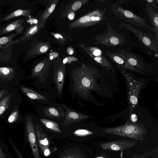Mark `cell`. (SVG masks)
Wrapping results in <instances>:
<instances>
[{
	"mask_svg": "<svg viewBox=\"0 0 158 158\" xmlns=\"http://www.w3.org/2000/svg\"><path fill=\"white\" fill-rule=\"evenodd\" d=\"M97 71L93 66L81 64L72 71V78L73 90L84 98H88L91 91L98 89L99 86L96 82Z\"/></svg>",
	"mask_w": 158,
	"mask_h": 158,
	"instance_id": "6da1fadb",
	"label": "cell"
},
{
	"mask_svg": "<svg viewBox=\"0 0 158 158\" xmlns=\"http://www.w3.org/2000/svg\"><path fill=\"white\" fill-rule=\"evenodd\" d=\"M102 131L108 134L125 137L140 142L146 139L144 136L148 133L143 125L140 122H130L128 120L124 125L103 129Z\"/></svg>",
	"mask_w": 158,
	"mask_h": 158,
	"instance_id": "7a4b0ae2",
	"label": "cell"
},
{
	"mask_svg": "<svg viewBox=\"0 0 158 158\" xmlns=\"http://www.w3.org/2000/svg\"><path fill=\"white\" fill-rule=\"evenodd\" d=\"M107 18L106 9L98 8L73 21L68 26L71 29L86 27L103 23Z\"/></svg>",
	"mask_w": 158,
	"mask_h": 158,
	"instance_id": "3957f363",
	"label": "cell"
},
{
	"mask_svg": "<svg viewBox=\"0 0 158 158\" xmlns=\"http://www.w3.org/2000/svg\"><path fill=\"white\" fill-rule=\"evenodd\" d=\"M120 72L125 79L127 87V100L129 110V116L134 111L138 102V98L143 85V81L134 79L123 69L118 66Z\"/></svg>",
	"mask_w": 158,
	"mask_h": 158,
	"instance_id": "277c9868",
	"label": "cell"
},
{
	"mask_svg": "<svg viewBox=\"0 0 158 158\" xmlns=\"http://www.w3.org/2000/svg\"><path fill=\"white\" fill-rule=\"evenodd\" d=\"M111 12L115 16L126 22L132 24L138 27L147 29L153 31L152 27L148 24L144 18L125 9L117 3L112 5L110 8Z\"/></svg>",
	"mask_w": 158,
	"mask_h": 158,
	"instance_id": "5b68a950",
	"label": "cell"
},
{
	"mask_svg": "<svg viewBox=\"0 0 158 158\" xmlns=\"http://www.w3.org/2000/svg\"><path fill=\"white\" fill-rule=\"evenodd\" d=\"M107 28L103 33L94 38L98 44L109 47H115L124 43L125 39L124 36L113 28L110 22L106 24Z\"/></svg>",
	"mask_w": 158,
	"mask_h": 158,
	"instance_id": "8992f818",
	"label": "cell"
},
{
	"mask_svg": "<svg viewBox=\"0 0 158 158\" xmlns=\"http://www.w3.org/2000/svg\"><path fill=\"white\" fill-rule=\"evenodd\" d=\"M118 27L125 29L136 36L147 47L154 52L155 57L158 56V39L155 36L145 33L125 22L123 23Z\"/></svg>",
	"mask_w": 158,
	"mask_h": 158,
	"instance_id": "52a82bcc",
	"label": "cell"
},
{
	"mask_svg": "<svg viewBox=\"0 0 158 158\" xmlns=\"http://www.w3.org/2000/svg\"><path fill=\"white\" fill-rule=\"evenodd\" d=\"M26 139L30 146L34 158H40L34 125L30 116L27 117L26 121Z\"/></svg>",
	"mask_w": 158,
	"mask_h": 158,
	"instance_id": "ba28073f",
	"label": "cell"
},
{
	"mask_svg": "<svg viewBox=\"0 0 158 158\" xmlns=\"http://www.w3.org/2000/svg\"><path fill=\"white\" fill-rule=\"evenodd\" d=\"M63 60L57 57L54 59L53 63L54 81L60 95L62 93L65 75V64L63 63Z\"/></svg>",
	"mask_w": 158,
	"mask_h": 158,
	"instance_id": "9c48e42d",
	"label": "cell"
},
{
	"mask_svg": "<svg viewBox=\"0 0 158 158\" xmlns=\"http://www.w3.org/2000/svg\"><path fill=\"white\" fill-rule=\"evenodd\" d=\"M138 143L134 140L122 139L102 143L100 146L102 150L122 152L131 148Z\"/></svg>",
	"mask_w": 158,
	"mask_h": 158,
	"instance_id": "30bf717a",
	"label": "cell"
},
{
	"mask_svg": "<svg viewBox=\"0 0 158 158\" xmlns=\"http://www.w3.org/2000/svg\"><path fill=\"white\" fill-rule=\"evenodd\" d=\"M35 127L38 146L43 154L48 156L51 153L49 149L50 141L38 124H35Z\"/></svg>",
	"mask_w": 158,
	"mask_h": 158,
	"instance_id": "8fae6325",
	"label": "cell"
},
{
	"mask_svg": "<svg viewBox=\"0 0 158 158\" xmlns=\"http://www.w3.org/2000/svg\"><path fill=\"white\" fill-rule=\"evenodd\" d=\"M51 61L49 56L42 60L33 68L32 76L44 81L48 76Z\"/></svg>",
	"mask_w": 158,
	"mask_h": 158,
	"instance_id": "7c38bea8",
	"label": "cell"
},
{
	"mask_svg": "<svg viewBox=\"0 0 158 158\" xmlns=\"http://www.w3.org/2000/svg\"><path fill=\"white\" fill-rule=\"evenodd\" d=\"M50 48L48 42L35 39L31 44V49L27 52V57H33L46 53Z\"/></svg>",
	"mask_w": 158,
	"mask_h": 158,
	"instance_id": "4fadbf2b",
	"label": "cell"
},
{
	"mask_svg": "<svg viewBox=\"0 0 158 158\" xmlns=\"http://www.w3.org/2000/svg\"><path fill=\"white\" fill-rule=\"evenodd\" d=\"M115 53L127 61L130 65L141 70H144L145 66L144 62L139 57L123 49L118 51Z\"/></svg>",
	"mask_w": 158,
	"mask_h": 158,
	"instance_id": "5bb4252c",
	"label": "cell"
},
{
	"mask_svg": "<svg viewBox=\"0 0 158 158\" xmlns=\"http://www.w3.org/2000/svg\"><path fill=\"white\" fill-rule=\"evenodd\" d=\"M65 116L63 121V124L68 125L89 118L92 116L76 112L66 107Z\"/></svg>",
	"mask_w": 158,
	"mask_h": 158,
	"instance_id": "9a60e30c",
	"label": "cell"
},
{
	"mask_svg": "<svg viewBox=\"0 0 158 158\" xmlns=\"http://www.w3.org/2000/svg\"><path fill=\"white\" fill-rule=\"evenodd\" d=\"M105 53L109 58L118 66L124 69H129L138 72H142L141 70L138 69L129 64L124 59L118 56L116 53L106 50Z\"/></svg>",
	"mask_w": 158,
	"mask_h": 158,
	"instance_id": "2e32d148",
	"label": "cell"
},
{
	"mask_svg": "<svg viewBox=\"0 0 158 158\" xmlns=\"http://www.w3.org/2000/svg\"><path fill=\"white\" fill-rule=\"evenodd\" d=\"M89 0H74L65 7L60 15V18L67 17L68 15L72 12H75L84 5L87 3Z\"/></svg>",
	"mask_w": 158,
	"mask_h": 158,
	"instance_id": "e0dca14e",
	"label": "cell"
},
{
	"mask_svg": "<svg viewBox=\"0 0 158 158\" xmlns=\"http://www.w3.org/2000/svg\"><path fill=\"white\" fill-rule=\"evenodd\" d=\"M145 8L152 24L155 36L158 39V13L146 3Z\"/></svg>",
	"mask_w": 158,
	"mask_h": 158,
	"instance_id": "ac0fdd59",
	"label": "cell"
},
{
	"mask_svg": "<svg viewBox=\"0 0 158 158\" xmlns=\"http://www.w3.org/2000/svg\"><path fill=\"white\" fill-rule=\"evenodd\" d=\"M77 44L79 47L82 48L97 64L106 69H110L113 68L112 64L104 55L100 56H94L89 52L86 47L83 44H80L77 43Z\"/></svg>",
	"mask_w": 158,
	"mask_h": 158,
	"instance_id": "d6986e66",
	"label": "cell"
},
{
	"mask_svg": "<svg viewBox=\"0 0 158 158\" xmlns=\"http://www.w3.org/2000/svg\"><path fill=\"white\" fill-rule=\"evenodd\" d=\"M23 23L24 20L22 18L17 19L3 28L0 32V35H3L13 31H15L17 33H22L24 30Z\"/></svg>",
	"mask_w": 158,
	"mask_h": 158,
	"instance_id": "ffe728a7",
	"label": "cell"
},
{
	"mask_svg": "<svg viewBox=\"0 0 158 158\" xmlns=\"http://www.w3.org/2000/svg\"><path fill=\"white\" fill-rule=\"evenodd\" d=\"M59 1V0H50L48 1L46 8L40 15L39 20V22L44 27L45 23L54 11Z\"/></svg>",
	"mask_w": 158,
	"mask_h": 158,
	"instance_id": "44dd1931",
	"label": "cell"
},
{
	"mask_svg": "<svg viewBox=\"0 0 158 158\" xmlns=\"http://www.w3.org/2000/svg\"><path fill=\"white\" fill-rule=\"evenodd\" d=\"M44 27L39 22L30 27L20 39V41L26 42L38 34Z\"/></svg>",
	"mask_w": 158,
	"mask_h": 158,
	"instance_id": "7402d4cb",
	"label": "cell"
},
{
	"mask_svg": "<svg viewBox=\"0 0 158 158\" xmlns=\"http://www.w3.org/2000/svg\"><path fill=\"white\" fill-rule=\"evenodd\" d=\"M30 10L18 9L4 17L2 21L8 20L20 16H24L28 18L31 17Z\"/></svg>",
	"mask_w": 158,
	"mask_h": 158,
	"instance_id": "603a6c76",
	"label": "cell"
},
{
	"mask_svg": "<svg viewBox=\"0 0 158 158\" xmlns=\"http://www.w3.org/2000/svg\"><path fill=\"white\" fill-rule=\"evenodd\" d=\"M21 90L29 98L33 100H45L46 97L38 93L32 89L24 86L21 88Z\"/></svg>",
	"mask_w": 158,
	"mask_h": 158,
	"instance_id": "cb8c5ba5",
	"label": "cell"
},
{
	"mask_svg": "<svg viewBox=\"0 0 158 158\" xmlns=\"http://www.w3.org/2000/svg\"><path fill=\"white\" fill-rule=\"evenodd\" d=\"M40 120L46 127L51 130L57 133L62 132L59 125L57 123L45 118H40Z\"/></svg>",
	"mask_w": 158,
	"mask_h": 158,
	"instance_id": "d4e9b609",
	"label": "cell"
},
{
	"mask_svg": "<svg viewBox=\"0 0 158 158\" xmlns=\"http://www.w3.org/2000/svg\"><path fill=\"white\" fill-rule=\"evenodd\" d=\"M0 158H13L5 142L0 137Z\"/></svg>",
	"mask_w": 158,
	"mask_h": 158,
	"instance_id": "484cf974",
	"label": "cell"
},
{
	"mask_svg": "<svg viewBox=\"0 0 158 158\" xmlns=\"http://www.w3.org/2000/svg\"><path fill=\"white\" fill-rule=\"evenodd\" d=\"M44 112L47 116L56 119H60L61 115L59 111L56 108L48 107L44 109Z\"/></svg>",
	"mask_w": 158,
	"mask_h": 158,
	"instance_id": "4316f807",
	"label": "cell"
},
{
	"mask_svg": "<svg viewBox=\"0 0 158 158\" xmlns=\"http://www.w3.org/2000/svg\"><path fill=\"white\" fill-rule=\"evenodd\" d=\"M83 153L80 151H72L69 153H65L60 158H83Z\"/></svg>",
	"mask_w": 158,
	"mask_h": 158,
	"instance_id": "83f0119b",
	"label": "cell"
},
{
	"mask_svg": "<svg viewBox=\"0 0 158 158\" xmlns=\"http://www.w3.org/2000/svg\"><path fill=\"white\" fill-rule=\"evenodd\" d=\"M16 33H13L10 35L0 38V44L1 45H5V47L10 46L11 43L13 38L16 35Z\"/></svg>",
	"mask_w": 158,
	"mask_h": 158,
	"instance_id": "f1b7e54d",
	"label": "cell"
},
{
	"mask_svg": "<svg viewBox=\"0 0 158 158\" xmlns=\"http://www.w3.org/2000/svg\"><path fill=\"white\" fill-rule=\"evenodd\" d=\"M50 33L54 37L57 42L61 44L65 43L66 41L65 38L70 40H72L71 38L60 33L53 32H50Z\"/></svg>",
	"mask_w": 158,
	"mask_h": 158,
	"instance_id": "f546056e",
	"label": "cell"
},
{
	"mask_svg": "<svg viewBox=\"0 0 158 158\" xmlns=\"http://www.w3.org/2000/svg\"><path fill=\"white\" fill-rule=\"evenodd\" d=\"M10 95H7L0 102V115L4 112L8 107Z\"/></svg>",
	"mask_w": 158,
	"mask_h": 158,
	"instance_id": "4dcf8cb0",
	"label": "cell"
},
{
	"mask_svg": "<svg viewBox=\"0 0 158 158\" xmlns=\"http://www.w3.org/2000/svg\"><path fill=\"white\" fill-rule=\"evenodd\" d=\"M155 151L154 149L142 154L135 153L128 158H148L153 154Z\"/></svg>",
	"mask_w": 158,
	"mask_h": 158,
	"instance_id": "1f68e13d",
	"label": "cell"
},
{
	"mask_svg": "<svg viewBox=\"0 0 158 158\" xmlns=\"http://www.w3.org/2000/svg\"><path fill=\"white\" fill-rule=\"evenodd\" d=\"M86 47L89 52L94 56H100L103 55L102 51L98 48L91 46Z\"/></svg>",
	"mask_w": 158,
	"mask_h": 158,
	"instance_id": "d6a6232c",
	"label": "cell"
},
{
	"mask_svg": "<svg viewBox=\"0 0 158 158\" xmlns=\"http://www.w3.org/2000/svg\"><path fill=\"white\" fill-rule=\"evenodd\" d=\"M93 133L92 131L86 129H80L75 131L73 134L78 136H85L91 135Z\"/></svg>",
	"mask_w": 158,
	"mask_h": 158,
	"instance_id": "836d02e7",
	"label": "cell"
},
{
	"mask_svg": "<svg viewBox=\"0 0 158 158\" xmlns=\"http://www.w3.org/2000/svg\"><path fill=\"white\" fill-rule=\"evenodd\" d=\"M8 139L13 149L15 152V153L19 158H24L20 152L17 148L16 145L13 142L12 139L10 136L8 137Z\"/></svg>",
	"mask_w": 158,
	"mask_h": 158,
	"instance_id": "e575fe53",
	"label": "cell"
},
{
	"mask_svg": "<svg viewBox=\"0 0 158 158\" xmlns=\"http://www.w3.org/2000/svg\"><path fill=\"white\" fill-rule=\"evenodd\" d=\"M147 3L149 4L152 8L158 13V6L157 4L158 3L157 0H146Z\"/></svg>",
	"mask_w": 158,
	"mask_h": 158,
	"instance_id": "d590c367",
	"label": "cell"
},
{
	"mask_svg": "<svg viewBox=\"0 0 158 158\" xmlns=\"http://www.w3.org/2000/svg\"><path fill=\"white\" fill-rule=\"evenodd\" d=\"M13 69L6 67H0V74L3 75H7L12 72Z\"/></svg>",
	"mask_w": 158,
	"mask_h": 158,
	"instance_id": "8d00e7d4",
	"label": "cell"
},
{
	"mask_svg": "<svg viewBox=\"0 0 158 158\" xmlns=\"http://www.w3.org/2000/svg\"><path fill=\"white\" fill-rule=\"evenodd\" d=\"M78 58L74 56H67L63 60V63L65 64H70L72 62L77 61Z\"/></svg>",
	"mask_w": 158,
	"mask_h": 158,
	"instance_id": "74e56055",
	"label": "cell"
},
{
	"mask_svg": "<svg viewBox=\"0 0 158 158\" xmlns=\"http://www.w3.org/2000/svg\"><path fill=\"white\" fill-rule=\"evenodd\" d=\"M18 112L17 111L14 112L9 117L8 121L9 123H12L14 122L17 117Z\"/></svg>",
	"mask_w": 158,
	"mask_h": 158,
	"instance_id": "f35d334b",
	"label": "cell"
},
{
	"mask_svg": "<svg viewBox=\"0 0 158 158\" xmlns=\"http://www.w3.org/2000/svg\"><path fill=\"white\" fill-rule=\"evenodd\" d=\"M59 54L58 52H53L50 53L49 57L51 60L55 59L59 56Z\"/></svg>",
	"mask_w": 158,
	"mask_h": 158,
	"instance_id": "ab89813d",
	"label": "cell"
},
{
	"mask_svg": "<svg viewBox=\"0 0 158 158\" xmlns=\"http://www.w3.org/2000/svg\"><path fill=\"white\" fill-rule=\"evenodd\" d=\"M27 21L28 23L31 25L36 24L39 22L37 19L31 17L28 18Z\"/></svg>",
	"mask_w": 158,
	"mask_h": 158,
	"instance_id": "60d3db41",
	"label": "cell"
},
{
	"mask_svg": "<svg viewBox=\"0 0 158 158\" xmlns=\"http://www.w3.org/2000/svg\"><path fill=\"white\" fill-rule=\"evenodd\" d=\"M131 120L132 122L135 123L137 120V117L135 114H131Z\"/></svg>",
	"mask_w": 158,
	"mask_h": 158,
	"instance_id": "b9f144b4",
	"label": "cell"
},
{
	"mask_svg": "<svg viewBox=\"0 0 158 158\" xmlns=\"http://www.w3.org/2000/svg\"><path fill=\"white\" fill-rule=\"evenodd\" d=\"M75 12H72L69 13L67 17L70 20H72L74 18L75 16Z\"/></svg>",
	"mask_w": 158,
	"mask_h": 158,
	"instance_id": "7bdbcfd3",
	"label": "cell"
},
{
	"mask_svg": "<svg viewBox=\"0 0 158 158\" xmlns=\"http://www.w3.org/2000/svg\"><path fill=\"white\" fill-rule=\"evenodd\" d=\"M66 52L69 55H72L74 52L73 49L70 47L68 48Z\"/></svg>",
	"mask_w": 158,
	"mask_h": 158,
	"instance_id": "ee69618b",
	"label": "cell"
},
{
	"mask_svg": "<svg viewBox=\"0 0 158 158\" xmlns=\"http://www.w3.org/2000/svg\"><path fill=\"white\" fill-rule=\"evenodd\" d=\"M95 158H110L105 154H101L100 156L96 157Z\"/></svg>",
	"mask_w": 158,
	"mask_h": 158,
	"instance_id": "f6af8a7d",
	"label": "cell"
},
{
	"mask_svg": "<svg viewBox=\"0 0 158 158\" xmlns=\"http://www.w3.org/2000/svg\"><path fill=\"white\" fill-rule=\"evenodd\" d=\"M4 93V91H2L0 92V97L2 95V94Z\"/></svg>",
	"mask_w": 158,
	"mask_h": 158,
	"instance_id": "bcb514c9",
	"label": "cell"
},
{
	"mask_svg": "<svg viewBox=\"0 0 158 158\" xmlns=\"http://www.w3.org/2000/svg\"><path fill=\"white\" fill-rule=\"evenodd\" d=\"M104 1H105V0H101V1H99L100 2H104Z\"/></svg>",
	"mask_w": 158,
	"mask_h": 158,
	"instance_id": "7dc6e473",
	"label": "cell"
},
{
	"mask_svg": "<svg viewBox=\"0 0 158 158\" xmlns=\"http://www.w3.org/2000/svg\"><path fill=\"white\" fill-rule=\"evenodd\" d=\"M1 45L0 44V48L1 47Z\"/></svg>",
	"mask_w": 158,
	"mask_h": 158,
	"instance_id": "c3c4849f",
	"label": "cell"
}]
</instances>
